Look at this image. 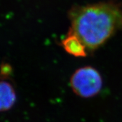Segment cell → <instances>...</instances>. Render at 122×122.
<instances>
[{"instance_id": "obj_1", "label": "cell", "mask_w": 122, "mask_h": 122, "mask_svg": "<svg viewBox=\"0 0 122 122\" xmlns=\"http://www.w3.org/2000/svg\"><path fill=\"white\" fill-rule=\"evenodd\" d=\"M70 30L87 49H96L122 28V9L114 2L76 6L69 12Z\"/></svg>"}, {"instance_id": "obj_2", "label": "cell", "mask_w": 122, "mask_h": 122, "mask_svg": "<svg viewBox=\"0 0 122 122\" xmlns=\"http://www.w3.org/2000/svg\"><path fill=\"white\" fill-rule=\"evenodd\" d=\"M74 92L82 98H90L97 95L102 87V79L98 71L91 66L79 68L70 80Z\"/></svg>"}, {"instance_id": "obj_3", "label": "cell", "mask_w": 122, "mask_h": 122, "mask_svg": "<svg viewBox=\"0 0 122 122\" xmlns=\"http://www.w3.org/2000/svg\"><path fill=\"white\" fill-rule=\"evenodd\" d=\"M61 45L68 54L77 57L87 56L86 46L77 35L69 30L67 36L61 41Z\"/></svg>"}, {"instance_id": "obj_4", "label": "cell", "mask_w": 122, "mask_h": 122, "mask_svg": "<svg viewBox=\"0 0 122 122\" xmlns=\"http://www.w3.org/2000/svg\"><path fill=\"white\" fill-rule=\"evenodd\" d=\"M1 111L5 112L11 109L15 105L16 96L11 84L6 81L1 82L0 85Z\"/></svg>"}, {"instance_id": "obj_5", "label": "cell", "mask_w": 122, "mask_h": 122, "mask_svg": "<svg viewBox=\"0 0 122 122\" xmlns=\"http://www.w3.org/2000/svg\"><path fill=\"white\" fill-rule=\"evenodd\" d=\"M11 72V68L7 64H5L4 65L1 66V76H9Z\"/></svg>"}]
</instances>
